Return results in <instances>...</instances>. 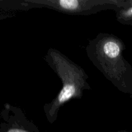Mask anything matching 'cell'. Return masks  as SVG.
<instances>
[{
  "label": "cell",
  "mask_w": 132,
  "mask_h": 132,
  "mask_svg": "<svg viewBox=\"0 0 132 132\" xmlns=\"http://www.w3.org/2000/svg\"><path fill=\"white\" fill-rule=\"evenodd\" d=\"M121 48L117 41H108L103 45V53L110 58H118L121 55Z\"/></svg>",
  "instance_id": "obj_3"
},
{
  "label": "cell",
  "mask_w": 132,
  "mask_h": 132,
  "mask_svg": "<svg viewBox=\"0 0 132 132\" xmlns=\"http://www.w3.org/2000/svg\"><path fill=\"white\" fill-rule=\"evenodd\" d=\"M101 1H85L76 0H61L59 1H49L50 5L55 6L58 9L66 11H81V10H92L94 6L98 5Z\"/></svg>",
  "instance_id": "obj_2"
},
{
  "label": "cell",
  "mask_w": 132,
  "mask_h": 132,
  "mask_svg": "<svg viewBox=\"0 0 132 132\" xmlns=\"http://www.w3.org/2000/svg\"><path fill=\"white\" fill-rule=\"evenodd\" d=\"M55 69L63 82V86L59 95L52 102L48 112V119H54L61 106L72 97L80 94L85 84V77L82 70L73 66L63 57H54Z\"/></svg>",
  "instance_id": "obj_1"
},
{
  "label": "cell",
  "mask_w": 132,
  "mask_h": 132,
  "mask_svg": "<svg viewBox=\"0 0 132 132\" xmlns=\"http://www.w3.org/2000/svg\"><path fill=\"white\" fill-rule=\"evenodd\" d=\"M7 132H28L26 130H21V129H18V128H13L9 130Z\"/></svg>",
  "instance_id": "obj_5"
},
{
  "label": "cell",
  "mask_w": 132,
  "mask_h": 132,
  "mask_svg": "<svg viewBox=\"0 0 132 132\" xmlns=\"http://www.w3.org/2000/svg\"><path fill=\"white\" fill-rule=\"evenodd\" d=\"M119 19L126 24L132 25V1H129L124 5L123 10L119 14Z\"/></svg>",
  "instance_id": "obj_4"
}]
</instances>
